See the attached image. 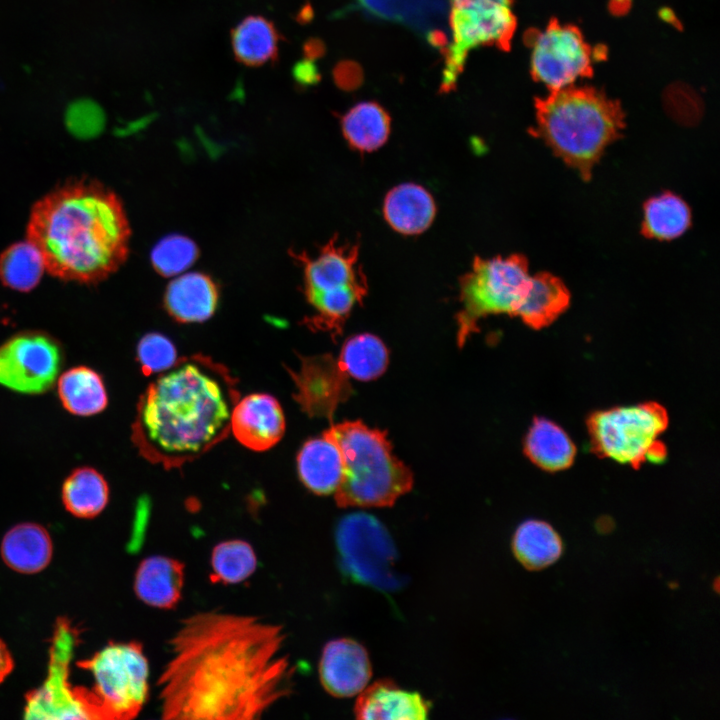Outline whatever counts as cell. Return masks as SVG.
Wrapping results in <instances>:
<instances>
[{"label":"cell","mask_w":720,"mask_h":720,"mask_svg":"<svg viewBox=\"0 0 720 720\" xmlns=\"http://www.w3.org/2000/svg\"><path fill=\"white\" fill-rule=\"evenodd\" d=\"M285 639L281 625L257 616L212 610L186 617L157 680L162 718H260L292 692Z\"/></svg>","instance_id":"1"},{"label":"cell","mask_w":720,"mask_h":720,"mask_svg":"<svg viewBox=\"0 0 720 720\" xmlns=\"http://www.w3.org/2000/svg\"><path fill=\"white\" fill-rule=\"evenodd\" d=\"M238 400L226 367L202 354L182 358L140 398L133 441L150 462L180 467L227 437Z\"/></svg>","instance_id":"2"},{"label":"cell","mask_w":720,"mask_h":720,"mask_svg":"<svg viewBox=\"0 0 720 720\" xmlns=\"http://www.w3.org/2000/svg\"><path fill=\"white\" fill-rule=\"evenodd\" d=\"M26 239L52 276L95 284L128 255L130 228L118 196L88 178L58 185L32 206Z\"/></svg>","instance_id":"3"},{"label":"cell","mask_w":720,"mask_h":720,"mask_svg":"<svg viewBox=\"0 0 720 720\" xmlns=\"http://www.w3.org/2000/svg\"><path fill=\"white\" fill-rule=\"evenodd\" d=\"M535 108V135L584 181L625 127L621 105L594 88L553 90L537 98Z\"/></svg>","instance_id":"4"},{"label":"cell","mask_w":720,"mask_h":720,"mask_svg":"<svg viewBox=\"0 0 720 720\" xmlns=\"http://www.w3.org/2000/svg\"><path fill=\"white\" fill-rule=\"evenodd\" d=\"M335 443L343 461L334 492L338 506L389 507L413 486L411 470L392 452L386 432L360 420L343 421L323 433Z\"/></svg>","instance_id":"5"},{"label":"cell","mask_w":720,"mask_h":720,"mask_svg":"<svg viewBox=\"0 0 720 720\" xmlns=\"http://www.w3.org/2000/svg\"><path fill=\"white\" fill-rule=\"evenodd\" d=\"M78 666L93 677L90 690L72 691L87 718L128 720L141 712L149 694V663L139 642H111Z\"/></svg>","instance_id":"6"},{"label":"cell","mask_w":720,"mask_h":720,"mask_svg":"<svg viewBox=\"0 0 720 720\" xmlns=\"http://www.w3.org/2000/svg\"><path fill=\"white\" fill-rule=\"evenodd\" d=\"M358 257L359 244L340 243L337 235L315 256L297 255L303 266L304 292L315 311L308 320L312 327L339 335L354 306L362 303L368 285Z\"/></svg>","instance_id":"7"},{"label":"cell","mask_w":720,"mask_h":720,"mask_svg":"<svg viewBox=\"0 0 720 720\" xmlns=\"http://www.w3.org/2000/svg\"><path fill=\"white\" fill-rule=\"evenodd\" d=\"M530 280L528 260L522 254L488 259L475 257L471 269L459 280L458 345L465 344L477 331L478 321L485 316H516Z\"/></svg>","instance_id":"8"},{"label":"cell","mask_w":720,"mask_h":720,"mask_svg":"<svg viewBox=\"0 0 720 720\" xmlns=\"http://www.w3.org/2000/svg\"><path fill=\"white\" fill-rule=\"evenodd\" d=\"M668 414L656 402L596 411L587 419L593 451L634 468L661 462L666 448L659 436L668 426Z\"/></svg>","instance_id":"9"},{"label":"cell","mask_w":720,"mask_h":720,"mask_svg":"<svg viewBox=\"0 0 720 720\" xmlns=\"http://www.w3.org/2000/svg\"><path fill=\"white\" fill-rule=\"evenodd\" d=\"M514 0H449L448 21L452 42L441 53L444 69L440 91L455 89L468 53L480 46L507 51L516 29Z\"/></svg>","instance_id":"10"},{"label":"cell","mask_w":720,"mask_h":720,"mask_svg":"<svg viewBox=\"0 0 720 720\" xmlns=\"http://www.w3.org/2000/svg\"><path fill=\"white\" fill-rule=\"evenodd\" d=\"M342 567L354 580L382 590L399 585L396 550L386 528L366 513L345 516L336 530Z\"/></svg>","instance_id":"11"},{"label":"cell","mask_w":720,"mask_h":720,"mask_svg":"<svg viewBox=\"0 0 720 720\" xmlns=\"http://www.w3.org/2000/svg\"><path fill=\"white\" fill-rule=\"evenodd\" d=\"M531 74L551 91L567 87L578 77L592 75V50L579 29L552 20L544 31H529Z\"/></svg>","instance_id":"12"},{"label":"cell","mask_w":720,"mask_h":720,"mask_svg":"<svg viewBox=\"0 0 720 720\" xmlns=\"http://www.w3.org/2000/svg\"><path fill=\"white\" fill-rule=\"evenodd\" d=\"M61 351L47 335L18 334L0 345V384L19 393L40 394L55 383Z\"/></svg>","instance_id":"13"},{"label":"cell","mask_w":720,"mask_h":720,"mask_svg":"<svg viewBox=\"0 0 720 720\" xmlns=\"http://www.w3.org/2000/svg\"><path fill=\"white\" fill-rule=\"evenodd\" d=\"M293 377L298 389L296 399L312 416L331 417L352 392L350 375L330 354L304 359L300 372Z\"/></svg>","instance_id":"14"},{"label":"cell","mask_w":720,"mask_h":720,"mask_svg":"<svg viewBox=\"0 0 720 720\" xmlns=\"http://www.w3.org/2000/svg\"><path fill=\"white\" fill-rule=\"evenodd\" d=\"M372 676L369 655L355 640L340 638L326 643L319 661L323 688L338 698L359 694Z\"/></svg>","instance_id":"15"},{"label":"cell","mask_w":720,"mask_h":720,"mask_svg":"<svg viewBox=\"0 0 720 720\" xmlns=\"http://www.w3.org/2000/svg\"><path fill=\"white\" fill-rule=\"evenodd\" d=\"M230 431L246 448L254 451L272 448L285 432V417L280 403L264 393L239 399L232 412Z\"/></svg>","instance_id":"16"},{"label":"cell","mask_w":720,"mask_h":720,"mask_svg":"<svg viewBox=\"0 0 720 720\" xmlns=\"http://www.w3.org/2000/svg\"><path fill=\"white\" fill-rule=\"evenodd\" d=\"M429 712L430 703L422 695L384 679L365 687L354 706L356 717L363 720H419Z\"/></svg>","instance_id":"17"},{"label":"cell","mask_w":720,"mask_h":720,"mask_svg":"<svg viewBox=\"0 0 720 720\" xmlns=\"http://www.w3.org/2000/svg\"><path fill=\"white\" fill-rule=\"evenodd\" d=\"M185 580L184 564L172 557L152 555L137 567L134 591L146 605L172 609L181 599Z\"/></svg>","instance_id":"18"},{"label":"cell","mask_w":720,"mask_h":720,"mask_svg":"<svg viewBox=\"0 0 720 720\" xmlns=\"http://www.w3.org/2000/svg\"><path fill=\"white\" fill-rule=\"evenodd\" d=\"M164 303L168 313L179 322H203L217 308L218 290L209 276L199 272H184L169 283Z\"/></svg>","instance_id":"19"},{"label":"cell","mask_w":720,"mask_h":720,"mask_svg":"<svg viewBox=\"0 0 720 720\" xmlns=\"http://www.w3.org/2000/svg\"><path fill=\"white\" fill-rule=\"evenodd\" d=\"M385 221L396 232L417 235L426 231L434 221L436 204L423 186L403 183L393 187L383 202Z\"/></svg>","instance_id":"20"},{"label":"cell","mask_w":720,"mask_h":720,"mask_svg":"<svg viewBox=\"0 0 720 720\" xmlns=\"http://www.w3.org/2000/svg\"><path fill=\"white\" fill-rule=\"evenodd\" d=\"M365 15L405 25L419 34L442 28L448 16L446 0H354Z\"/></svg>","instance_id":"21"},{"label":"cell","mask_w":720,"mask_h":720,"mask_svg":"<svg viewBox=\"0 0 720 720\" xmlns=\"http://www.w3.org/2000/svg\"><path fill=\"white\" fill-rule=\"evenodd\" d=\"M0 551L9 568L22 574H34L45 569L50 563L53 545L43 526L25 522L6 532Z\"/></svg>","instance_id":"22"},{"label":"cell","mask_w":720,"mask_h":720,"mask_svg":"<svg viewBox=\"0 0 720 720\" xmlns=\"http://www.w3.org/2000/svg\"><path fill=\"white\" fill-rule=\"evenodd\" d=\"M297 470L302 483L317 495H329L338 488L343 475L339 449L328 437L304 443L297 455Z\"/></svg>","instance_id":"23"},{"label":"cell","mask_w":720,"mask_h":720,"mask_svg":"<svg viewBox=\"0 0 720 720\" xmlns=\"http://www.w3.org/2000/svg\"><path fill=\"white\" fill-rule=\"evenodd\" d=\"M570 292L563 281L548 272L531 276L529 288L516 316L529 327L540 329L550 325L569 306Z\"/></svg>","instance_id":"24"},{"label":"cell","mask_w":720,"mask_h":720,"mask_svg":"<svg viewBox=\"0 0 720 720\" xmlns=\"http://www.w3.org/2000/svg\"><path fill=\"white\" fill-rule=\"evenodd\" d=\"M524 452L539 468L556 472L573 464L576 447L556 423L538 417L533 420L526 435Z\"/></svg>","instance_id":"25"},{"label":"cell","mask_w":720,"mask_h":720,"mask_svg":"<svg viewBox=\"0 0 720 720\" xmlns=\"http://www.w3.org/2000/svg\"><path fill=\"white\" fill-rule=\"evenodd\" d=\"M342 134L349 146L359 152H373L388 140L391 117L376 101L352 106L340 120Z\"/></svg>","instance_id":"26"},{"label":"cell","mask_w":720,"mask_h":720,"mask_svg":"<svg viewBox=\"0 0 720 720\" xmlns=\"http://www.w3.org/2000/svg\"><path fill=\"white\" fill-rule=\"evenodd\" d=\"M280 35L269 19L250 15L245 17L231 32L235 58L247 66H261L274 62L278 57Z\"/></svg>","instance_id":"27"},{"label":"cell","mask_w":720,"mask_h":720,"mask_svg":"<svg viewBox=\"0 0 720 720\" xmlns=\"http://www.w3.org/2000/svg\"><path fill=\"white\" fill-rule=\"evenodd\" d=\"M57 391L63 407L77 416L98 414L108 403L102 377L86 366L65 371L58 379Z\"/></svg>","instance_id":"28"},{"label":"cell","mask_w":720,"mask_h":720,"mask_svg":"<svg viewBox=\"0 0 720 720\" xmlns=\"http://www.w3.org/2000/svg\"><path fill=\"white\" fill-rule=\"evenodd\" d=\"M512 549L522 566L528 570H541L560 558L563 543L550 524L530 519L517 527L512 539Z\"/></svg>","instance_id":"29"},{"label":"cell","mask_w":720,"mask_h":720,"mask_svg":"<svg viewBox=\"0 0 720 720\" xmlns=\"http://www.w3.org/2000/svg\"><path fill=\"white\" fill-rule=\"evenodd\" d=\"M690 224L689 206L672 192H664L644 203L641 234L646 238L673 240L681 236Z\"/></svg>","instance_id":"30"},{"label":"cell","mask_w":720,"mask_h":720,"mask_svg":"<svg viewBox=\"0 0 720 720\" xmlns=\"http://www.w3.org/2000/svg\"><path fill=\"white\" fill-rule=\"evenodd\" d=\"M109 488L104 477L95 469L80 467L72 471L62 486L65 509L78 518L99 515L108 503Z\"/></svg>","instance_id":"31"},{"label":"cell","mask_w":720,"mask_h":720,"mask_svg":"<svg viewBox=\"0 0 720 720\" xmlns=\"http://www.w3.org/2000/svg\"><path fill=\"white\" fill-rule=\"evenodd\" d=\"M337 359L352 379L361 381H370L381 376L389 361L388 350L383 341L370 333L349 338Z\"/></svg>","instance_id":"32"},{"label":"cell","mask_w":720,"mask_h":720,"mask_svg":"<svg viewBox=\"0 0 720 720\" xmlns=\"http://www.w3.org/2000/svg\"><path fill=\"white\" fill-rule=\"evenodd\" d=\"M45 271L40 251L27 239L10 245L0 255V280L10 289H34Z\"/></svg>","instance_id":"33"},{"label":"cell","mask_w":720,"mask_h":720,"mask_svg":"<svg viewBox=\"0 0 720 720\" xmlns=\"http://www.w3.org/2000/svg\"><path fill=\"white\" fill-rule=\"evenodd\" d=\"M210 579L214 583L238 584L257 568V557L251 544L241 539L225 540L214 546Z\"/></svg>","instance_id":"34"},{"label":"cell","mask_w":720,"mask_h":720,"mask_svg":"<svg viewBox=\"0 0 720 720\" xmlns=\"http://www.w3.org/2000/svg\"><path fill=\"white\" fill-rule=\"evenodd\" d=\"M197 257L198 248L194 241L179 234L162 238L151 251L153 267L167 277H175L186 272Z\"/></svg>","instance_id":"35"},{"label":"cell","mask_w":720,"mask_h":720,"mask_svg":"<svg viewBox=\"0 0 720 720\" xmlns=\"http://www.w3.org/2000/svg\"><path fill=\"white\" fill-rule=\"evenodd\" d=\"M137 359L145 375L163 372L177 362L172 341L160 333H149L137 345Z\"/></svg>","instance_id":"36"},{"label":"cell","mask_w":720,"mask_h":720,"mask_svg":"<svg viewBox=\"0 0 720 720\" xmlns=\"http://www.w3.org/2000/svg\"><path fill=\"white\" fill-rule=\"evenodd\" d=\"M65 122L74 136L91 138L103 130L105 114L97 103L81 99L71 103L67 108Z\"/></svg>","instance_id":"37"},{"label":"cell","mask_w":720,"mask_h":720,"mask_svg":"<svg viewBox=\"0 0 720 720\" xmlns=\"http://www.w3.org/2000/svg\"><path fill=\"white\" fill-rule=\"evenodd\" d=\"M665 98L670 110L679 117L695 119L700 111L697 95L682 84L670 87Z\"/></svg>","instance_id":"38"},{"label":"cell","mask_w":720,"mask_h":720,"mask_svg":"<svg viewBox=\"0 0 720 720\" xmlns=\"http://www.w3.org/2000/svg\"><path fill=\"white\" fill-rule=\"evenodd\" d=\"M332 78L337 88L352 92L359 89L364 82V71L354 60H341L332 70Z\"/></svg>","instance_id":"39"},{"label":"cell","mask_w":720,"mask_h":720,"mask_svg":"<svg viewBox=\"0 0 720 720\" xmlns=\"http://www.w3.org/2000/svg\"><path fill=\"white\" fill-rule=\"evenodd\" d=\"M292 75L297 85L302 88L314 86L321 80L318 68L308 59L298 61L293 67Z\"/></svg>","instance_id":"40"},{"label":"cell","mask_w":720,"mask_h":720,"mask_svg":"<svg viewBox=\"0 0 720 720\" xmlns=\"http://www.w3.org/2000/svg\"><path fill=\"white\" fill-rule=\"evenodd\" d=\"M302 51L305 59L314 61L325 55L326 46L320 38L312 37L304 42Z\"/></svg>","instance_id":"41"},{"label":"cell","mask_w":720,"mask_h":720,"mask_svg":"<svg viewBox=\"0 0 720 720\" xmlns=\"http://www.w3.org/2000/svg\"><path fill=\"white\" fill-rule=\"evenodd\" d=\"M426 41L432 48L439 49L442 53L449 45L448 34L442 28H435L425 34Z\"/></svg>","instance_id":"42"},{"label":"cell","mask_w":720,"mask_h":720,"mask_svg":"<svg viewBox=\"0 0 720 720\" xmlns=\"http://www.w3.org/2000/svg\"><path fill=\"white\" fill-rule=\"evenodd\" d=\"M14 667V662L9 649L0 638V683L10 674Z\"/></svg>","instance_id":"43"},{"label":"cell","mask_w":720,"mask_h":720,"mask_svg":"<svg viewBox=\"0 0 720 720\" xmlns=\"http://www.w3.org/2000/svg\"><path fill=\"white\" fill-rule=\"evenodd\" d=\"M314 16L313 8L310 3L304 4L296 14V21L301 24L309 23Z\"/></svg>","instance_id":"44"}]
</instances>
